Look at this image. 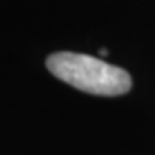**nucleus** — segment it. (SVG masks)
<instances>
[{
    "label": "nucleus",
    "mask_w": 155,
    "mask_h": 155,
    "mask_svg": "<svg viewBox=\"0 0 155 155\" xmlns=\"http://www.w3.org/2000/svg\"><path fill=\"white\" fill-rule=\"evenodd\" d=\"M47 69L72 88L91 95L116 97L131 90V76L124 69L84 54H52L47 59Z\"/></svg>",
    "instance_id": "nucleus-1"
}]
</instances>
